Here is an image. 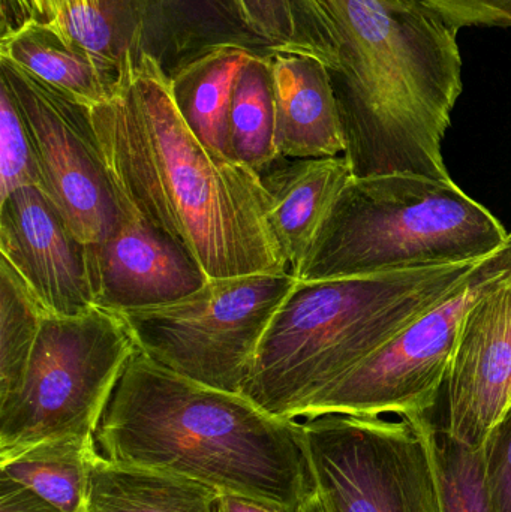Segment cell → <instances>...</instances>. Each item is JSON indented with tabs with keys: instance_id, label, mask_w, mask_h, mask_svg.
Listing matches in <instances>:
<instances>
[{
	"instance_id": "6da1fadb",
	"label": "cell",
	"mask_w": 511,
	"mask_h": 512,
	"mask_svg": "<svg viewBox=\"0 0 511 512\" xmlns=\"http://www.w3.org/2000/svg\"><path fill=\"white\" fill-rule=\"evenodd\" d=\"M170 83L144 57L114 98L92 107L117 192L209 279L291 273L260 176L198 140L177 110Z\"/></svg>"
},
{
	"instance_id": "7a4b0ae2",
	"label": "cell",
	"mask_w": 511,
	"mask_h": 512,
	"mask_svg": "<svg viewBox=\"0 0 511 512\" xmlns=\"http://www.w3.org/2000/svg\"><path fill=\"white\" fill-rule=\"evenodd\" d=\"M107 459L182 475L279 512H317L302 423L135 352L102 415Z\"/></svg>"
},
{
	"instance_id": "3957f363",
	"label": "cell",
	"mask_w": 511,
	"mask_h": 512,
	"mask_svg": "<svg viewBox=\"0 0 511 512\" xmlns=\"http://www.w3.org/2000/svg\"><path fill=\"white\" fill-rule=\"evenodd\" d=\"M339 38L330 71L351 176L450 182L443 140L464 90L459 29L420 0H321Z\"/></svg>"
},
{
	"instance_id": "277c9868",
	"label": "cell",
	"mask_w": 511,
	"mask_h": 512,
	"mask_svg": "<svg viewBox=\"0 0 511 512\" xmlns=\"http://www.w3.org/2000/svg\"><path fill=\"white\" fill-rule=\"evenodd\" d=\"M485 259L297 280L264 334L243 396L275 417L296 420L336 379L461 291Z\"/></svg>"
},
{
	"instance_id": "5b68a950",
	"label": "cell",
	"mask_w": 511,
	"mask_h": 512,
	"mask_svg": "<svg viewBox=\"0 0 511 512\" xmlns=\"http://www.w3.org/2000/svg\"><path fill=\"white\" fill-rule=\"evenodd\" d=\"M509 239L453 180L351 176L293 276L314 282L474 261Z\"/></svg>"
},
{
	"instance_id": "8992f818",
	"label": "cell",
	"mask_w": 511,
	"mask_h": 512,
	"mask_svg": "<svg viewBox=\"0 0 511 512\" xmlns=\"http://www.w3.org/2000/svg\"><path fill=\"white\" fill-rule=\"evenodd\" d=\"M138 343L120 313H47L17 396L0 408V463L63 436L95 435Z\"/></svg>"
},
{
	"instance_id": "52a82bcc",
	"label": "cell",
	"mask_w": 511,
	"mask_h": 512,
	"mask_svg": "<svg viewBox=\"0 0 511 512\" xmlns=\"http://www.w3.org/2000/svg\"><path fill=\"white\" fill-rule=\"evenodd\" d=\"M296 283L291 273L207 279L179 300L117 313L152 360L198 384L242 394L264 334Z\"/></svg>"
},
{
	"instance_id": "ba28073f",
	"label": "cell",
	"mask_w": 511,
	"mask_h": 512,
	"mask_svg": "<svg viewBox=\"0 0 511 512\" xmlns=\"http://www.w3.org/2000/svg\"><path fill=\"white\" fill-rule=\"evenodd\" d=\"M426 418L326 414L302 423L317 512H443Z\"/></svg>"
},
{
	"instance_id": "9c48e42d",
	"label": "cell",
	"mask_w": 511,
	"mask_h": 512,
	"mask_svg": "<svg viewBox=\"0 0 511 512\" xmlns=\"http://www.w3.org/2000/svg\"><path fill=\"white\" fill-rule=\"evenodd\" d=\"M509 277L511 233L509 242L479 265L461 291L420 316L380 351L336 379L303 408L300 417L428 415L446 385L465 315L486 292Z\"/></svg>"
},
{
	"instance_id": "30bf717a",
	"label": "cell",
	"mask_w": 511,
	"mask_h": 512,
	"mask_svg": "<svg viewBox=\"0 0 511 512\" xmlns=\"http://www.w3.org/2000/svg\"><path fill=\"white\" fill-rule=\"evenodd\" d=\"M0 78L29 125L41 173L39 191L81 242L107 239L119 222V192L99 146L92 107L5 59H0Z\"/></svg>"
},
{
	"instance_id": "8fae6325",
	"label": "cell",
	"mask_w": 511,
	"mask_h": 512,
	"mask_svg": "<svg viewBox=\"0 0 511 512\" xmlns=\"http://www.w3.org/2000/svg\"><path fill=\"white\" fill-rule=\"evenodd\" d=\"M444 432L482 448L511 408V277L465 315L446 379Z\"/></svg>"
},
{
	"instance_id": "7c38bea8",
	"label": "cell",
	"mask_w": 511,
	"mask_h": 512,
	"mask_svg": "<svg viewBox=\"0 0 511 512\" xmlns=\"http://www.w3.org/2000/svg\"><path fill=\"white\" fill-rule=\"evenodd\" d=\"M113 233L87 245L93 304L123 312L186 297L209 277L171 237L141 218L119 194Z\"/></svg>"
},
{
	"instance_id": "4fadbf2b",
	"label": "cell",
	"mask_w": 511,
	"mask_h": 512,
	"mask_svg": "<svg viewBox=\"0 0 511 512\" xmlns=\"http://www.w3.org/2000/svg\"><path fill=\"white\" fill-rule=\"evenodd\" d=\"M0 254L51 315H80L95 306L87 245L38 188L0 200Z\"/></svg>"
},
{
	"instance_id": "5bb4252c",
	"label": "cell",
	"mask_w": 511,
	"mask_h": 512,
	"mask_svg": "<svg viewBox=\"0 0 511 512\" xmlns=\"http://www.w3.org/2000/svg\"><path fill=\"white\" fill-rule=\"evenodd\" d=\"M128 5L138 65L149 57L170 81L219 48L273 54L243 20L234 0H128Z\"/></svg>"
},
{
	"instance_id": "9a60e30c",
	"label": "cell",
	"mask_w": 511,
	"mask_h": 512,
	"mask_svg": "<svg viewBox=\"0 0 511 512\" xmlns=\"http://www.w3.org/2000/svg\"><path fill=\"white\" fill-rule=\"evenodd\" d=\"M276 144L285 158H330L345 152L329 66L306 54H272Z\"/></svg>"
},
{
	"instance_id": "2e32d148",
	"label": "cell",
	"mask_w": 511,
	"mask_h": 512,
	"mask_svg": "<svg viewBox=\"0 0 511 512\" xmlns=\"http://www.w3.org/2000/svg\"><path fill=\"white\" fill-rule=\"evenodd\" d=\"M260 179L272 201L273 231L293 274L351 179L350 167L344 155L305 159L279 156Z\"/></svg>"
},
{
	"instance_id": "e0dca14e",
	"label": "cell",
	"mask_w": 511,
	"mask_h": 512,
	"mask_svg": "<svg viewBox=\"0 0 511 512\" xmlns=\"http://www.w3.org/2000/svg\"><path fill=\"white\" fill-rule=\"evenodd\" d=\"M0 59L26 69L44 83L83 104L95 107L119 93L126 78L101 65L89 53L69 42L56 27L38 20L0 41Z\"/></svg>"
},
{
	"instance_id": "ac0fdd59",
	"label": "cell",
	"mask_w": 511,
	"mask_h": 512,
	"mask_svg": "<svg viewBox=\"0 0 511 512\" xmlns=\"http://www.w3.org/2000/svg\"><path fill=\"white\" fill-rule=\"evenodd\" d=\"M221 493L182 475L99 454L90 475L87 512H219Z\"/></svg>"
},
{
	"instance_id": "d6986e66",
	"label": "cell",
	"mask_w": 511,
	"mask_h": 512,
	"mask_svg": "<svg viewBox=\"0 0 511 512\" xmlns=\"http://www.w3.org/2000/svg\"><path fill=\"white\" fill-rule=\"evenodd\" d=\"M254 54L240 47L219 48L195 60L171 80L177 110L198 140L215 155L228 158L227 125L234 86Z\"/></svg>"
},
{
	"instance_id": "ffe728a7",
	"label": "cell",
	"mask_w": 511,
	"mask_h": 512,
	"mask_svg": "<svg viewBox=\"0 0 511 512\" xmlns=\"http://www.w3.org/2000/svg\"><path fill=\"white\" fill-rule=\"evenodd\" d=\"M95 435L48 439L0 463V474L29 487L65 512H87Z\"/></svg>"
},
{
	"instance_id": "44dd1931",
	"label": "cell",
	"mask_w": 511,
	"mask_h": 512,
	"mask_svg": "<svg viewBox=\"0 0 511 512\" xmlns=\"http://www.w3.org/2000/svg\"><path fill=\"white\" fill-rule=\"evenodd\" d=\"M227 155L260 176L279 158L272 54H254L234 86L227 125Z\"/></svg>"
},
{
	"instance_id": "7402d4cb",
	"label": "cell",
	"mask_w": 511,
	"mask_h": 512,
	"mask_svg": "<svg viewBox=\"0 0 511 512\" xmlns=\"http://www.w3.org/2000/svg\"><path fill=\"white\" fill-rule=\"evenodd\" d=\"M243 20L273 53L306 54L339 66V38L321 0H234Z\"/></svg>"
},
{
	"instance_id": "603a6c76",
	"label": "cell",
	"mask_w": 511,
	"mask_h": 512,
	"mask_svg": "<svg viewBox=\"0 0 511 512\" xmlns=\"http://www.w3.org/2000/svg\"><path fill=\"white\" fill-rule=\"evenodd\" d=\"M47 310L0 256V408L21 390Z\"/></svg>"
},
{
	"instance_id": "cb8c5ba5",
	"label": "cell",
	"mask_w": 511,
	"mask_h": 512,
	"mask_svg": "<svg viewBox=\"0 0 511 512\" xmlns=\"http://www.w3.org/2000/svg\"><path fill=\"white\" fill-rule=\"evenodd\" d=\"M426 435L437 472L443 512H497L485 475L483 447L473 450L438 430L429 418Z\"/></svg>"
},
{
	"instance_id": "d4e9b609",
	"label": "cell",
	"mask_w": 511,
	"mask_h": 512,
	"mask_svg": "<svg viewBox=\"0 0 511 512\" xmlns=\"http://www.w3.org/2000/svg\"><path fill=\"white\" fill-rule=\"evenodd\" d=\"M27 186L41 189L35 143L20 104L0 78V200Z\"/></svg>"
},
{
	"instance_id": "484cf974",
	"label": "cell",
	"mask_w": 511,
	"mask_h": 512,
	"mask_svg": "<svg viewBox=\"0 0 511 512\" xmlns=\"http://www.w3.org/2000/svg\"><path fill=\"white\" fill-rule=\"evenodd\" d=\"M486 483L497 512H511V408L483 445Z\"/></svg>"
},
{
	"instance_id": "4316f807",
	"label": "cell",
	"mask_w": 511,
	"mask_h": 512,
	"mask_svg": "<svg viewBox=\"0 0 511 512\" xmlns=\"http://www.w3.org/2000/svg\"><path fill=\"white\" fill-rule=\"evenodd\" d=\"M450 26L511 27V0H420Z\"/></svg>"
},
{
	"instance_id": "83f0119b",
	"label": "cell",
	"mask_w": 511,
	"mask_h": 512,
	"mask_svg": "<svg viewBox=\"0 0 511 512\" xmlns=\"http://www.w3.org/2000/svg\"><path fill=\"white\" fill-rule=\"evenodd\" d=\"M0 512H65L29 487L0 474Z\"/></svg>"
},
{
	"instance_id": "f1b7e54d",
	"label": "cell",
	"mask_w": 511,
	"mask_h": 512,
	"mask_svg": "<svg viewBox=\"0 0 511 512\" xmlns=\"http://www.w3.org/2000/svg\"><path fill=\"white\" fill-rule=\"evenodd\" d=\"M75 2L87 3L90 0H29L33 18L41 23H54L59 20L66 9Z\"/></svg>"
},
{
	"instance_id": "f546056e",
	"label": "cell",
	"mask_w": 511,
	"mask_h": 512,
	"mask_svg": "<svg viewBox=\"0 0 511 512\" xmlns=\"http://www.w3.org/2000/svg\"><path fill=\"white\" fill-rule=\"evenodd\" d=\"M219 512H279L260 502L233 493H221Z\"/></svg>"
}]
</instances>
